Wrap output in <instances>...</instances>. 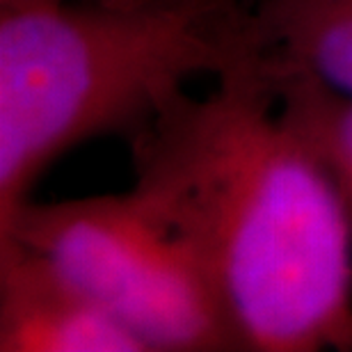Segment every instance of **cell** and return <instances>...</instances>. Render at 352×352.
I'll return each mask as SVG.
<instances>
[{"label":"cell","mask_w":352,"mask_h":352,"mask_svg":"<svg viewBox=\"0 0 352 352\" xmlns=\"http://www.w3.org/2000/svg\"><path fill=\"white\" fill-rule=\"evenodd\" d=\"M267 55L131 133V190L199 261L241 352L352 350V213L281 119Z\"/></svg>","instance_id":"obj_1"},{"label":"cell","mask_w":352,"mask_h":352,"mask_svg":"<svg viewBox=\"0 0 352 352\" xmlns=\"http://www.w3.org/2000/svg\"><path fill=\"white\" fill-rule=\"evenodd\" d=\"M270 51L241 0H32L0 5V231L48 165L144 126L197 76Z\"/></svg>","instance_id":"obj_2"},{"label":"cell","mask_w":352,"mask_h":352,"mask_svg":"<svg viewBox=\"0 0 352 352\" xmlns=\"http://www.w3.org/2000/svg\"><path fill=\"white\" fill-rule=\"evenodd\" d=\"M46 258L146 352H238L222 305L190 248L135 190L25 201L0 243Z\"/></svg>","instance_id":"obj_3"},{"label":"cell","mask_w":352,"mask_h":352,"mask_svg":"<svg viewBox=\"0 0 352 352\" xmlns=\"http://www.w3.org/2000/svg\"><path fill=\"white\" fill-rule=\"evenodd\" d=\"M0 352H146L58 267L0 243Z\"/></svg>","instance_id":"obj_4"},{"label":"cell","mask_w":352,"mask_h":352,"mask_svg":"<svg viewBox=\"0 0 352 352\" xmlns=\"http://www.w3.org/2000/svg\"><path fill=\"white\" fill-rule=\"evenodd\" d=\"M267 78L284 124L332 176L352 213V94L327 85L274 51L267 55Z\"/></svg>","instance_id":"obj_5"},{"label":"cell","mask_w":352,"mask_h":352,"mask_svg":"<svg viewBox=\"0 0 352 352\" xmlns=\"http://www.w3.org/2000/svg\"><path fill=\"white\" fill-rule=\"evenodd\" d=\"M254 12L270 51L352 94V0H258Z\"/></svg>","instance_id":"obj_6"},{"label":"cell","mask_w":352,"mask_h":352,"mask_svg":"<svg viewBox=\"0 0 352 352\" xmlns=\"http://www.w3.org/2000/svg\"><path fill=\"white\" fill-rule=\"evenodd\" d=\"M10 3H32V0H0V5H10Z\"/></svg>","instance_id":"obj_7"}]
</instances>
